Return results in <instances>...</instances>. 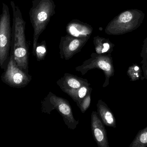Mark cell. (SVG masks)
I'll return each instance as SVG.
<instances>
[{
	"instance_id": "obj_15",
	"label": "cell",
	"mask_w": 147,
	"mask_h": 147,
	"mask_svg": "<svg viewBox=\"0 0 147 147\" xmlns=\"http://www.w3.org/2000/svg\"><path fill=\"white\" fill-rule=\"evenodd\" d=\"M141 64H142V69L144 75V78L147 80V59L142 60L141 62Z\"/></svg>"
},
{
	"instance_id": "obj_18",
	"label": "cell",
	"mask_w": 147,
	"mask_h": 147,
	"mask_svg": "<svg viewBox=\"0 0 147 147\" xmlns=\"http://www.w3.org/2000/svg\"><path fill=\"white\" fill-rule=\"evenodd\" d=\"M102 49V51H101V53H105L109 51V50H110V46L109 44L108 43H104L103 45Z\"/></svg>"
},
{
	"instance_id": "obj_13",
	"label": "cell",
	"mask_w": 147,
	"mask_h": 147,
	"mask_svg": "<svg viewBox=\"0 0 147 147\" xmlns=\"http://www.w3.org/2000/svg\"><path fill=\"white\" fill-rule=\"evenodd\" d=\"M92 92H90L86 96L80 103V105L79 108L80 109V111L82 113H84L90 106L91 94Z\"/></svg>"
},
{
	"instance_id": "obj_8",
	"label": "cell",
	"mask_w": 147,
	"mask_h": 147,
	"mask_svg": "<svg viewBox=\"0 0 147 147\" xmlns=\"http://www.w3.org/2000/svg\"><path fill=\"white\" fill-rule=\"evenodd\" d=\"M57 83L63 91L64 90L74 89L91 85L87 79L68 73H65L63 77L59 79Z\"/></svg>"
},
{
	"instance_id": "obj_4",
	"label": "cell",
	"mask_w": 147,
	"mask_h": 147,
	"mask_svg": "<svg viewBox=\"0 0 147 147\" xmlns=\"http://www.w3.org/2000/svg\"><path fill=\"white\" fill-rule=\"evenodd\" d=\"M145 14L142 10L131 9L120 14L112 26L113 33L122 34L136 30L142 25Z\"/></svg>"
},
{
	"instance_id": "obj_2",
	"label": "cell",
	"mask_w": 147,
	"mask_h": 147,
	"mask_svg": "<svg viewBox=\"0 0 147 147\" xmlns=\"http://www.w3.org/2000/svg\"><path fill=\"white\" fill-rule=\"evenodd\" d=\"M41 103L42 113L51 114L52 110H56L63 117L65 123L69 129L74 130L77 128L79 121L74 118L69 101L49 92L41 101Z\"/></svg>"
},
{
	"instance_id": "obj_17",
	"label": "cell",
	"mask_w": 147,
	"mask_h": 147,
	"mask_svg": "<svg viewBox=\"0 0 147 147\" xmlns=\"http://www.w3.org/2000/svg\"><path fill=\"white\" fill-rule=\"evenodd\" d=\"M36 53L38 54V59L39 58L40 54H42V55H44L46 52V50L45 48V47H43L42 46H38L36 48Z\"/></svg>"
},
{
	"instance_id": "obj_3",
	"label": "cell",
	"mask_w": 147,
	"mask_h": 147,
	"mask_svg": "<svg viewBox=\"0 0 147 147\" xmlns=\"http://www.w3.org/2000/svg\"><path fill=\"white\" fill-rule=\"evenodd\" d=\"M12 35L9 8L6 3H3L0 15V66L2 69L9 60Z\"/></svg>"
},
{
	"instance_id": "obj_12",
	"label": "cell",
	"mask_w": 147,
	"mask_h": 147,
	"mask_svg": "<svg viewBox=\"0 0 147 147\" xmlns=\"http://www.w3.org/2000/svg\"><path fill=\"white\" fill-rule=\"evenodd\" d=\"M127 75L129 76L131 81H137L141 79L143 80L145 79L142 77V70L139 65L136 64H133L129 66L127 70Z\"/></svg>"
},
{
	"instance_id": "obj_11",
	"label": "cell",
	"mask_w": 147,
	"mask_h": 147,
	"mask_svg": "<svg viewBox=\"0 0 147 147\" xmlns=\"http://www.w3.org/2000/svg\"><path fill=\"white\" fill-rule=\"evenodd\" d=\"M147 147V127L140 130L129 147Z\"/></svg>"
},
{
	"instance_id": "obj_14",
	"label": "cell",
	"mask_w": 147,
	"mask_h": 147,
	"mask_svg": "<svg viewBox=\"0 0 147 147\" xmlns=\"http://www.w3.org/2000/svg\"><path fill=\"white\" fill-rule=\"evenodd\" d=\"M140 56L142 58V60L147 59V37L144 40L142 50L141 52Z\"/></svg>"
},
{
	"instance_id": "obj_9",
	"label": "cell",
	"mask_w": 147,
	"mask_h": 147,
	"mask_svg": "<svg viewBox=\"0 0 147 147\" xmlns=\"http://www.w3.org/2000/svg\"><path fill=\"white\" fill-rule=\"evenodd\" d=\"M96 107L98 114L103 124L107 127L116 128V121L115 116L106 104L99 99Z\"/></svg>"
},
{
	"instance_id": "obj_7",
	"label": "cell",
	"mask_w": 147,
	"mask_h": 147,
	"mask_svg": "<svg viewBox=\"0 0 147 147\" xmlns=\"http://www.w3.org/2000/svg\"><path fill=\"white\" fill-rule=\"evenodd\" d=\"M91 128L93 139L99 147H109L104 124L96 111L91 116Z\"/></svg>"
},
{
	"instance_id": "obj_16",
	"label": "cell",
	"mask_w": 147,
	"mask_h": 147,
	"mask_svg": "<svg viewBox=\"0 0 147 147\" xmlns=\"http://www.w3.org/2000/svg\"><path fill=\"white\" fill-rule=\"evenodd\" d=\"M37 18L40 21H44L47 18V14L43 11L40 12L37 16Z\"/></svg>"
},
{
	"instance_id": "obj_5",
	"label": "cell",
	"mask_w": 147,
	"mask_h": 147,
	"mask_svg": "<svg viewBox=\"0 0 147 147\" xmlns=\"http://www.w3.org/2000/svg\"><path fill=\"white\" fill-rule=\"evenodd\" d=\"M10 54L7 69L1 76L2 80L11 87L23 88L31 82L32 77L17 65L11 50Z\"/></svg>"
},
{
	"instance_id": "obj_1",
	"label": "cell",
	"mask_w": 147,
	"mask_h": 147,
	"mask_svg": "<svg viewBox=\"0 0 147 147\" xmlns=\"http://www.w3.org/2000/svg\"><path fill=\"white\" fill-rule=\"evenodd\" d=\"M10 5L13 13L11 48L17 65L28 73V55L25 37V22L18 6L13 1Z\"/></svg>"
},
{
	"instance_id": "obj_6",
	"label": "cell",
	"mask_w": 147,
	"mask_h": 147,
	"mask_svg": "<svg viewBox=\"0 0 147 147\" xmlns=\"http://www.w3.org/2000/svg\"><path fill=\"white\" fill-rule=\"evenodd\" d=\"M94 69L102 70L105 75V81L103 87L105 88L109 85L110 78L115 74V68L112 58L109 56L94 57L84 62L81 66L76 67L75 70L84 76L88 71Z\"/></svg>"
},
{
	"instance_id": "obj_10",
	"label": "cell",
	"mask_w": 147,
	"mask_h": 147,
	"mask_svg": "<svg viewBox=\"0 0 147 147\" xmlns=\"http://www.w3.org/2000/svg\"><path fill=\"white\" fill-rule=\"evenodd\" d=\"M92 89L90 86H83L74 89H66L63 91L68 94L79 107L80 103L86 96L90 92H92Z\"/></svg>"
}]
</instances>
